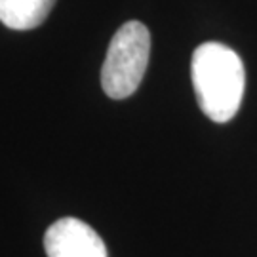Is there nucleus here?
<instances>
[{"label":"nucleus","mask_w":257,"mask_h":257,"mask_svg":"<svg viewBox=\"0 0 257 257\" xmlns=\"http://www.w3.org/2000/svg\"><path fill=\"white\" fill-rule=\"evenodd\" d=\"M196 101L202 112L217 124H225L238 112L246 69L240 55L221 42H204L194 50L191 61Z\"/></svg>","instance_id":"f257e3e1"},{"label":"nucleus","mask_w":257,"mask_h":257,"mask_svg":"<svg viewBox=\"0 0 257 257\" xmlns=\"http://www.w3.org/2000/svg\"><path fill=\"white\" fill-rule=\"evenodd\" d=\"M151 57V33L141 21H128L110 38L101 69V88L110 99H126L139 88Z\"/></svg>","instance_id":"f03ea898"},{"label":"nucleus","mask_w":257,"mask_h":257,"mask_svg":"<svg viewBox=\"0 0 257 257\" xmlns=\"http://www.w3.org/2000/svg\"><path fill=\"white\" fill-rule=\"evenodd\" d=\"M48 257H107V246L97 230L76 217H61L44 234Z\"/></svg>","instance_id":"7ed1b4c3"},{"label":"nucleus","mask_w":257,"mask_h":257,"mask_svg":"<svg viewBox=\"0 0 257 257\" xmlns=\"http://www.w3.org/2000/svg\"><path fill=\"white\" fill-rule=\"evenodd\" d=\"M55 0H0V21L14 31H29L42 25Z\"/></svg>","instance_id":"20e7f679"}]
</instances>
